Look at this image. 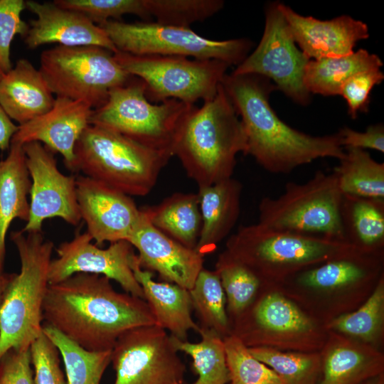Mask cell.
<instances>
[{
	"label": "cell",
	"mask_w": 384,
	"mask_h": 384,
	"mask_svg": "<svg viewBox=\"0 0 384 384\" xmlns=\"http://www.w3.org/2000/svg\"><path fill=\"white\" fill-rule=\"evenodd\" d=\"M44 324L90 351H111L126 331L156 325L145 300L117 292L105 276L78 273L49 284Z\"/></svg>",
	"instance_id": "obj_1"
},
{
	"label": "cell",
	"mask_w": 384,
	"mask_h": 384,
	"mask_svg": "<svg viewBox=\"0 0 384 384\" xmlns=\"http://www.w3.org/2000/svg\"><path fill=\"white\" fill-rule=\"evenodd\" d=\"M222 86L242 124L245 155H250L265 170L287 174L319 158L338 161L345 156L338 134L311 136L283 122L271 107L269 97L276 90L262 76L226 74Z\"/></svg>",
	"instance_id": "obj_2"
},
{
	"label": "cell",
	"mask_w": 384,
	"mask_h": 384,
	"mask_svg": "<svg viewBox=\"0 0 384 384\" xmlns=\"http://www.w3.org/2000/svg\"><path fill=\"white\" fill-rule=\"evenodd\" d=\"M171 150L198 187L233 177L238 154L245 155L247 139L222 83L213 98L201 107L191 105L183 114Z\"/></svg>",
	"instance_id": "obj_3"
},
{
	"label": "cell",
	"mask_w": 384,
	"mask_h": 384,
	"mask_svg": "<svg viewBox=\"0 0 384 384\" xmlns=\"http://www.w3.org/2000/svg\"><path fill=\"white\" fill-rule=\"evenodd\" d=\"M11 240L21 268L13 273L0 302V358L11 349L29 348L43 333V305L54 248L42 233L13 231Z\"/></svg>",
	"instance_id": "obj_4"
},
{
	"label": "cell",
	"mask_w": 384,
	"mask_h": 384,
	"mask_svg": "<svg viewBox=\"0 0 384 384\" xmlns=\"http://www.w3.org/2000/svg\"><path fill=\"white\" fill-rule=\"evenodd\" d=\"M76 172L130 196H144L155 186L172 156L118 132L89 124L78 140Z\"/></svg>",
	"instance_id": "obj_5"
},
{
	"label": "cell",
	"mask_w": 384,
	"mask_h": 384,
	"mask_svg": "<svg viewBox=\"0 0 384 384\" xmlns=\"http://www.w3.org/2000/svg\"><path fill=\"white\" fill-rule=\"evenodd\" d=\"M355 249L344 241L278 231L259 223L240 226L226 249L262 279L282 277Z\"/></svg>",
	"instance_id": "obj_6"
},
{
	"label": "cell",
	"mask_w": 384,
	"mask_h": 384,
	"mask_svg": "<svg viewBox=\"0 0 384 384\" xmlns=\"http://www.w3.org/2000/svg\"><path fill=\"white\" fill-rule=\"evenodd\" d=\"M342 193L334 173L317 171L306 182H288L277 198L259 203L258 223L272 230L345 241Z\"/></svg>",
	"instance_id": "obj_7"
},
{
	"label": "cell",
	"mask_w": 384,
	"mask_h": 384,
	"mask_svg": "<svg viewBox=\"0 0 384 384\" xmlns=\"http://www.w3.org/2000/svg\"><path fill=\"white\" fill-rule=\"evenodd\" d=\"M193 105L170 99L152 103L136 77L113 88L105 102L92 110L90 124L101 127L154 149L169 153L178 123Z\"/></svg>",
	"instance_id": "obj_8"
},
{
	"label": "cell",
	"mask_w": 384,
	"mask_h": 384,
	"mask_svg": "<svg viewBox=\"0 0 384 384\" xmlns=\"http://www.w3.org/2000/svg\"><path fill=\"white\" fill-rule=\"evenodd\" d=\"M39 70L56 97L82 101L93 110L105 102L111 90L132 78L114 53L93 46L58 45L45 50Z\"/></svg>",
	"instance_id": "obj_9"
},
{
	"label": "cell",
	"mask_w": 384,
	"mask_h": 384,
	"mask_svg": "<svg viewBox=\"0 0 384 384\" xmlns=\"http://www.w3.org/2000/svg\"><path fill=\"white\" fill-rule=\"evenodd\" d=\"M121 67L145 85L146 97L152 103L175 99L194 105L213 98L230 65L214 59L183 56L114 53Z\"/></svg>",
	"instance_id": "obj_10"
},
{
	"label": "cell",
	"mask_w": 384,
	"mask_h": 384,
	"mask_svg": "<svg viewBox=\"0 0 384 384\" xmlns=\"http://www.w3.org/2000/svg\"><path fill=\"white\" fill-rule=\"evenodd\" d=\"M100 26L118 51L137 55H159L214 59L238 65L248 55L252 43L247 38L215 41L187 27L155 21L125 23L107 21Z\"/></svg>",
	"instance_id": "obj_11"
},
{
	"label": "cell",
	"mask_w": 384,
	"mask_h": 384,
	"mask_svg": "<svg viewBox=\"0 0 384 384\" xmlns=\"http://www.w3.org/2000/svg\"><path fill=\"white\" fill-rule=\"evenodd\" d=\"M309 60L296 46L279 3L274 2L265 9V29L258 46L232 73L266 78L294 102L306 105L310 100V93L304 85Z\"/></svg>",
	"instance_id": "obj_12"
},
{
	"label": "cell",
	"mask_w": 384,
	"mask_h": 384,
	"mask_svg": "<svg viewBox=\"0 0 384 384\" xmlns=\"http://www.w3.org/2000/svg\"><path fill=\"white\" fill-rule=\"evenodd\" d=\"M171 335L156 326H144L123 334L111 351L114 384H179L186 366Z\"/></svg>",
	"instance_id": "obj_13"
},
{
	"label": "cell",
	"mask_w": 384,
	"mask_h": 384,
	"mask_svg": "<svg viewBox=\"0 0 384 384\" xmlns=\"http://www.w3.org/2000/svg\"><path fill=\"white\" fill-rule=\"evenodd\" d=\"M31 178L29 218L23 233H42L43 222L60 218L77 226L81 221L76 196V176L65 175L53 153L38 142L23 145Z\"/></svg>",
	"instance_id": "obj_14"
},
{
	"label": "cell",
	"mask_w": 384,
	"mask_h": 384,
	"mask_svg": "<svg viewBox=\"0 0 384 384\" xmlns=\"http://www.w3.org/2000/svg\"><path fill=\"white\" fill-rule=\"evenodd\" d=\"M87 233H76L74 238L58 247V257L51 260L49 284L62 282L78 273L105 276L117 282L126 293L144 300L142 287L136 279L131 264L134 247L126 241L110 243L107 248H100L92 243Z\"/></svg>",
	"instance_id": "obj_15"
},
{
	"label": "cell",
	"mask_w": 384,
	"mask_h": 384,
	"mask_svg": "<svg viewBox=\"0 0 384 384\" xmlns=\"http://www.w3.org/2000/svg\"><path fill=\"white\" fill-rule=\"evenodd\" d=\"M81 220L95 245L127 241L140 216L130 196L85 176H76Z\"/></svg>",
	"instance_id": "obj_16"
},
{
	"label": "cell",
	"mask_w": 384,
	"mask_h": 384,
	"mask_svg": "<svg viewBox=\"0 0 384 384\" xmlns=\"http://www.w3.org/2000/svg\"><path fill=\"white\" fill-rule=\"evenodd\" d=\"M127 242L137 250L143 269L156 272L164 282L188 290L204 268V256L156 228L142 208Z\"/></svg>",
	"instance_id": "obj_17"
},
{
	"label": "cell",
	"mask_w": 384,
	"mask_h": 384,
	"mask_svg": "<svg viewBox=\"0 0 384 384\" xmlns=\"http://www.w3.org/2000/svg\"><path fill=\"white\" fill-rule=\"evenodd\" d=\"M92 110L82 101L56 97L48 112L18 125L11 142L43 144L53 154H60L66 168L76 172L75 145L90 124Z\"/></svg>",
	"instance_id": "obj_18"
},
{
	"label": "cell",
	"mask_w": 384,
	"mask_h": 384,
	"mask_svg": "<svg viewBox=\"0 0 384 384\" xmlns=\"http://www.w3.org/2000/svg\"><path fill=\"white\" fill-rule=\"evenodd\" d=\"M25 6L36 16L29 21V29L23 38L30 49L58 43L64 46H99L114 53L117 51L107 33L80 12L64 9L54 2L28 0Z\"/></svg>",
	"instance_id": "obj_19"
},
{
	"label": "cell",
	"mask_w": 384,
	"mask_h": 384,
	"mask_svg": "<svg viewBox=\"0 0 384 384\" xmlns=\"http://www.w3.org/2000/svg\"><path fill=\"white\" fill-rule=\"evenodd\" d=\"M295 43L310 59L338 58L353 53L358 41L369 36L367 25L343 15L329 21L303 16L279 3Z\"/></svg>",
	"instance_id": "obj_20"
},
{
	"label": "cell",
	"mask_w": 384,
	"mask_h": 384,
	"mask_svg": "<svg viewBox=\"0 0 384 384\" xmlns=\"http://www.w3.org/2000/svg\"><path fill=\"white\" fill-rule=\"evenodd\" d=\"M131 267L156 326L169 331L171 336L181 341L187 340L191 330L198 333L200 326L191 315L189 290L176 284L154 280L153 272L140 266L136 254Z\"/></svg>",
	"instance_id": "obj_21"
},
{
	"label": "cell",
	"mask_w": 384,
	"mask_h": 384,
	"mask_svg": "<svg viewBox=\"0 0 384 384\" xmlns=\"http://www.w3.org/2000/svg\"><path fill=\"white\" fill-rule=\"evenodd\" d=\"M53 93L39 70L27 59H18L0 80V104L12 120L23 124L48 112Z\"/></svg>",
	"instance_id": "obj_22"
},
{
	"label": "cell",
	"mask_w": 384,
	"mask_h": 384,
	"mask_svg": "<svg viewBox=\"0 0 384 384\" xmlns=\"http://www.w3.org/2000/svg\"><path fill=\"white\" fill-rule=\"evenodd\" d=\"M242 191V183L233 177L198 187L201 230L195 250L203 256L213 252L236 224Z\"/></svg>",
	"instance_id": "obj_23"
},
{
	"label": "cell",
	"mask_w": 384,
	"mask_h": 384,
	"mask_svg": "<svg viewBox=\"0 0 384 384\" xmlns=\"http://www.w3.org/2000/svg\"><path fill=\"white\" fill-rule=\"evenodd\" d=\"M31 185L23 145L11 142L7 156L0 160V273L4 272L6 237L11 222L28 220Z\"/></svg>",
	"instance_id": "obj_24"
},
{
	"label": "cell",
	"mask_w": 384,
	"mask_h": 384,
	"mask_svg": "<svg viewBox=\"0 0 384 384\" xmlns=\"http://www.w3.org/2000/svg\"><path fill=\"white\" fill-rule=\"evenodd\" d=\"M344 239L357 250L378 253L384 244V199L342 194Z\"/></svg>",
	"instance_id": "obj_25"
},
{
	"label": "cell",
	"mask_w": 384,
	"mask_h": 384,
	"mask_svg": "<svg viewBox=\"0 0 384 384\" xmlns=\"http://www.w3.org/2000/svg\"><path fill=\"white\" fill-rule=\"evenodd\" d=\"M142 208L159 230L189 248H196L201 230L197 193H174L157 205Z\"/></svg>",
	"instance_id": "obj_26"
},
{
	"label": "cell",
	"mask_w": 384,
	"mask_h": 384,
	"mask_svg": "<svg viewBox=\"0 0 384 384\" xmlns=\"http://www.w3.org/2000/svg\"><path fill=\"white\" fill-rule=\"evenodd\" d=\"M377 255L355 249L300 272L297 281L302 286L324 290L354 285L376 274L380 267Z\"/></svg>",
	"instance_id": "obj_27"
},
{
	"label": "cell",
	"mask_w": 384,
	"mask_h": 384,
	"mask_svg": "<svg viewBox=\"0 0 384 384\" xmlns=\"http://www.w3.org/2000/svg\"><path fill=\"white\" fill-rule=\"evenodd\" d=\"M382 66L377 55L362 48L346 56L310 60L305 70L304 85L310 94L338 95L341 86L351 76Z\"/></svg>",
	"instance_id": "obj_28"
},
{
	"label": "cell",
	"mask_w": 384,
	"mask_h": 384,
	"mask_svg": "<svg viewBox=\"0 0 384 384\" xmlns=\"http://www.w3.org/2000/svg\"><path fill=\"white\" fill-rule=\"evenodd\" d=\"M345 156L333 169L342 194L384 199V164L364 149L344 148Z\"/></svg>",
	"instance_id": "obj_29"
},
{
	"label": "cell",
	"mask_w": 384,
	"mask_h": 384,
	"mask_svg": "<svg viewBox=\"0 0 384 384\" xmlns=\"http://www.w3.org/2000/svg\"><path fill=\"white\" fill-rule=\"evenodd\" d=\"M43 332L59 351L65 366L66 384H100L111 363L112 350H86L46 324H43Z\"/></svg>",
	"instance_id": "obj_30"
},
{
	"label": "cell",
	"mask_w": 384,
	"mask_h": 384,
	"mask_svg": "<svg viewBox=\"0 0 384 384\" xmlns=\"http://www.w3.org/2000/svg\"><path fill=\"white\" fill-rule=\"evenodd\" d=\"M198 333L201 338L198 343L181 341L171 336L176 350L193 359L198 377L192 384H228L230 378L223 338L213 330L203 327H200Z\"/></svg>",
	"instance_id": "obj_31"
},
{
	"label": "cell",
	"mask_w": 384,
	"mask_h": 384,
	"mask_svg": "<svg viewBox=\"0 0 384 384\" xmlns=\"http://www.w3.org/2000/svg\"><path fill=\"white\" fill-rule=\"evenodd\" d=\"M380 358L351 346H338L327 354L317 384H361L381 374Z\"/></svg>",
	"instance_id": "obj_32"
},
{
	"label": "cell",
	"mask_w": 384,
	"mask_h": 384,
	"mask_svg": "<svg viewBox=\"0 0 384 384\" xmlns=\"http://www.w3.org/2000/svg\"><path fill=\"white\" fill-rule=\"evenodd\" d=\"M189 294L199 326L213 330L223 338L230 335L226 298L215 271L203 268Z\"/></svg>",
	"instance_id": "obj_33"
},
{
	"label": "cell",
	"mask_w": 384,
	"mask_h": 384,
	"mask_svg": "<svg viewBox=\"0 0 384 384\" xmlns=\"http://www.w3.org/2000/svg\"><path fill=\"white\" fill-rule=\"evenodd\" d=\"M215 271L224 290L229 313L240 316L252 303L263 279L227 250L219 255Z\"/></svg>",
	"instance_id": "obj_34"
},
{
	"label": "cell",
	"mask_w": 384,
	"mask_h": 384,
	"mask_svg": "<svg viewBox=\"0 0 384 384\" xmlns=\"http://www.w3.org/2000/svg\"><path fill=\"white\" fill-rule=\"evenodd\" d=\"M249 348V347H248ZM251 354L271 368L284 384H317L321 369L316 356L283 353L270 348L250 347Z\"/></svg>",
	"instance_id": "obj_35"
},
{
	"label": "cell",
	"mask_w": 384,
	"mask_h": 384,
	"mask_svg": "<svg viewBox=\"0 0 384 384\" xmlns=\"http://www.w3.org/2000/svg\"><path fill=\"white\" fill-rule=\"evenodd\" d=\"M148 15L156 23L190 28L219 12L224 6L221 0H145Z\"/></svg>",
	"instance_id": "obj_36"
},
{
	"label": "cell",
	"mask_w": 384,
	"mask_h": 384,
	"mask_svg": "<svg viewBox=\"0 0 384 384\" xmlns=\"http://www.w3.org/2000/svg\"><path fill=\"white\" fill-rule=\"evenodd\" d=\"M223 339L230 384H284L271 368L251 354L239 337L231 334Z\"/></svg>",
	"instance_id": "obj_37"
},
{
	"label": "cell",
	"mask_w": 384,
	"mask_h": 384,
	"mask_svg": "<svg viewBox=\"0 0 384 384\" xmlns=\"http://www.w3.org/2000/svg\"><path fill=\"white\" fill-rule=\"evenodd\" d=\"M253 319L260 329L275 332H302L312 327L310 320L290 301L271 293L253 309Z\"/></svg>",
	"instance_id": "obj_38"
},
{
	"label": "cell",
	"mask_w": 384,
	"mask_h": 384,
	"mask_svg": "<svg viewBox=\"0 0 384 384\" xmlns=\"http://www.w3.org/2000/svg\"><path fill=\"white\" fill-rule=\"evenodd\" d=\"M384 314V284L380 279L366 303L357 311L336 319L332 326L336 330L364 340H372L378 335Z\"/></svg>",
	"instance_id": "obj_39"
},
{
	"label": "cell",
	"mask_w": 384,
	"mask_h": 384,
	"mask_svg": "<svg viewBox=\"0 0 384 384\" xmlns=\"http://www.w3.org/2000/svg\"><path fill=\"white\" fill-rule=\"evenodd\" d=\"M58 6L85 15L97 25L107 21H122L123 16L132 14L151 21L145 0H55Z\"/></svg>",
	"instance_id": "obj_40"
},
{
	"label": "cell",
	"mask_w": 384,
	"mask_h": 384,
	"mask_svg": "<svg viewBox=\"0 0 384 384\" xmlns=\"http://www.w3.org/2000/svg\"><path fill=\"white\" fill-rule=\"evenodd\" d=\"M26 9L23 0H0V70L2 73L12 68L11 45L16 35L24 38L29 25L21 18Z\"/></svg>",
	"instance_id": "obj_41"
},
{
	"label": "cell",
	"mask_w": 384,
	"mask_h": 384,
	"mask_svg": "<svg viewBox=\"0 0 384 384\" xmlns=\"http://www.w3.org/2000/svg\"><path fill=\"white\" fill-rule=\"evenodd\" d=\"M29 350L33 384H66L60 366L59 351L43 332L31 344Z\"/></svg>",
	"instance_id": "obj_42"
},
{
	"label": "cell",
	"mask_w": 384,
	"mask_h": 384,
	"mask_svg": "<svg viewBox=\"0 0 384 384\" xmlns=\"http://www.w3.org/2000/svg\"><path fill=\"white\" fill-rule=\"evenodd\" d=\"M383 79L380 69H373L358 73L343 84L339 95L346 100L348 114L352 119H356L359 112L368 110L370 91Z\"/></svg>",
	"instance_id": "obj_43"
},
{
	"label": "cell",
	"mask_w": 384,
	"mask_h": 384,
	"mask_svg": "<svg viewBox=\"0 0 384 384\" xmlns=\"http://www.w3.org/2000/svg\"><path fill=\"white\" fill-rule=\"evenodd\" d=\"M0 384H33L29 348L11 349L2 356Z\"/></svg>",
	"instance_id": "obj_44"
},
{
	"label": "cell",
	"mask_w": 384,
	"mask_h": 384,
	"mask_svg": "<svg viewBox=\"0 0 384 384\" xmlns=\"http://www.w3.org/2000/svg\"><path fill=\"white\" fill-rule=\"evenodd\" d=\"M337 134L343 148L371 149L384 152V127L382 124L370 125L363 132L343 127Z\"/></svg>",
	"instance_id": "obj_45"
},
{
	"label": "cell",
	"mask_w": 384,
	"mask_h": 384,
	"mask_svg": "<svg viewBox=\"0 0 384 384\" xmlns=\"http://www.w3.org/2000/svg\"><path fill=\"white\" fill-rule=\"evenodd\" d=\"M2 74L0 70V80ZM17 129L18 126L13 123L0 104V150L6 151L9 149L11 139Z\"/></svg>",
	"instance_id": "obj_46"
},
{
	"label": "cell",
	"mask_w": 384,
	"mask_h": 384,
	"mask_svg": "<svg viewBox=\"0 0 384 384\" xmlns=\"http://www.w3.org/2000/svg\"><path fill=\"white\" fill-rule=\"evenodd\" d=\"M12 275H13V273H11V274L6 273V272L0 273V302H1L3 294H4V292L8 283L9 282Z\"/></svg>",
	"instance_id": "obj_47"
},
{
	"label": "cell",
	"mask_w": 384,
	"mask_h": 384,
	"mask_svg": "<svg viewBox=\"0 0 384 384\" xmlns=\"http://www.w3.org/2000/svg\"><path fill=\"white\" fill-rule=\"evenodd\" d=\"M364 384H383V378L381 374L373 377L368 380Z\"/></svg>",
	"instance_id": "obj_48"
}]
</instances>
